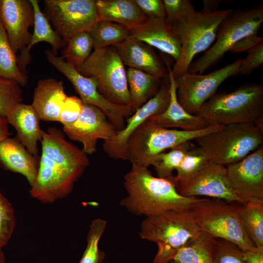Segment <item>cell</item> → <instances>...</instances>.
<instances>
[{"instance_id": "f1b7e54d", "label": "cell", "mask_w": 263, "mask_h": 263, "mask_svg": "<svg viewBox=\"0 0 263 263\" xmlns=\"http://www.w3.org/2000/svg\"><path fill=\"white\" fill-rule=\"evenodd\" d=\"M30 0L34 10V29L27 48V52L30 53V50L36 44L46 42L51 45V51L56 55L60 49L66 46V43L53 29L49 20L41 10L38 1Z\"/></svg>"}, {"instance_id": "cb8c5ba5", "label": "cell", "mask_w": 263, "mask_h": 263, "mask_svg": "<svg viewBox=\"0 0 263 263\" xmlns=\"http://www.w3.org/2000/svg\"><path fill=\"white\" fill-rule=\"evenodd\" d=\"M67 96L62 80L53 78L39 79L34 91L31 105L40 120L58 121Z\"/></svg>"}, {"instance_id": "7bdbcfd3", "label": "cell", "mask_w": 263, "mask_h": 263, "mask_svg": "<svg viewBox=\"0 0 263 263\" xmlns=\"http://www.w3.org/2000/svg\"><path fill=\"white\" fill-rule=\"evenodd\" d=\"M143 14L150 19H166L164 5L161 0H133Z\"/></svg>"}, {"instance_id": "2e32d148", "label": "cell", "mask_w": 263, "mask_h": 263, "mask_svg": "<svg viewBox=\"0 0 263 263\" xmlns=\"http://www.w3.org/2000/svg\"><path fill=\"white\" fill-rule=\"evenodd\" d=\"M31 196L41 202L51 203L67 196L82 173L59 166L42 155Z\"/></svg>"}, {"instance_id": "8d00e7d4", "label": "cell", "mask_w": 263, "mask_h": 263, "mask_svg": "<svg viewBox=\"0 0 263 263\" xmlns=\"http://www.w3.org/2000/svg\"><path fill=\"white\" fill-rule=\"evenodd\" d=\"M20 86L12 79L0 76V117L6 118L13 108L22 103Z\"/></svg>"}, {"instance_id": "277c9868", "label": "cell", "mask_w": 263, "mask_h": 263, "mask_svg": "<svg viewBox=\"0 0 263 263\" xmlns=\"http://www.w3.org/2000/svg\"><path fill=\"white\" fill-rule=\"evenodd\" d=\"M224 126L210 125L194 131L170 129L147 119L132 134L127 145V159L132 167L153 166L158 155L168 149L218 131Z\"/></svg>"}, {"instance_id": "8992f818", "label": "cell", "mask_w": 263, "mask_h": 263, "mask_svg": "<svg viewBox=\"0 0 263 263\" xmlns=\"http://www.w3.org/2000/svg\"><path fill=\"white\" fill-rule=\"evenodd\" d=\"M233 11H196L171 26L181 43L179 57L171 68L175 79L187 72L196 55L210 47L216 39L219 25Z\"/></svg>"}, {"instance_id": "4fadbf2b", "label": "cell", "mask_w": 263, "mask_h": 263, "mask_svg": "<svg viewBox=\"0 0 263 263\" xmlns=\"http://www.w3.org/2000/svg\"><path fill=\"white\" fill-rule=\"evenodd\" d=\"M0 21L9 43L17 56L19 68L27 75L31 56L27 52L34 26V10L30 0H0Z\"/></svg>"}, {"instance_id": "f546056e", "label": "cell", "mask_w": 263, "mask_h": 263, "mask_svg": "<svg viewBox=\"0 0 263 263\" xmlns=\"http://www.w3.org/2000/svg\"><path fill=\"white\" fill-rule=\"evenodd\" d=\"M209 162L203 149L194 145L185 154L176 170V175H174L170 181L177 189L195 178L204 170Z\"/></svg>"}, {"instance_id": "44dd1931", "label": "cell", "mask_w": 263, "mask_h": 263, "mask_svg": "<svg viewBox=\"0 0 263 263\" xmlns=\"http://www.w3.org/2000/svg\"><path fill=\"white\" fill-rule=\"evenodd\" d=\"M129 31L130 36L169 55L175 61L179 57L181 41L166 19L148 18Z\"/></svg>"}, {"instance_id": "3957f363", "label": "cell", "mask_w": 263, "mask_h": 263, "mask_svg": "<svg viewBox=\"0 0 263 263\" xmlns=\"http://www.w3.org/2000/svg\"><path fill=\"white\" fill-rule=\"evenodd\" d=\"M199 231L190 210H169L147 217L139 235L157 244L153 263H169L176 251Z\"/></svg>"}, {"instance_id": "7a4b0ae2", "label": "cell", "mask_w": 263, "mask_h": 263, "mask_svg": "<svg viewBox=\"0 0 263 263\" xmlns=\"http://www.w3.org/2000/svg\"><path fill=\"white\" fill-rule=\"evenodd\" d=\"M196 115L209 125L254 123L263 116V86L244 84L229 93H216Z\"/></svg>"}, {"instance_id": "5b68a950", "label": "cell", "mask_w": 263, "mask_h": 263, "mask_svg": "<svg viewBox=\"0 0 263 263\" xmlns=\"http://www.w3.org/2000/svg\"><path fill=\"white\" fill-rule=\"evenodd\" d=\"M195 140L210 161L226 166L263 145V131L254 123L232 124Z\"/></svg>"}, {"instance_id": "836d02e7", "label": "cell", "mask_w": 263, "mask_h": 263, "mask_svg": "<svg viewBox=\"0 0 263 263\" xmlns=\"http://www.w3.org/2000/svg\"><path fill=\"white\" fill-rule=\"evenodd\" d=\"M93 49L88 31L80 32L71 38L61 52V57L76 69L88 58Z\"/></svg>"}, {"instance_id": "ab89813d", "label": "cell", "mask_w": 263, "mask_h": 263, "mask_svg": "<svg viewBox=\"0 0 263 263\" xmlns=\"http://www.w3.org/2000/svg\"><path fill=\"white\" fill-rule=\"evenodd\" d=\"M166 21L170 26L193 14L196 11L189 0H163Z\"/></svg>"}, {"instance_id": "4dcf8cb0", "label": "cell", "mask_w": 263, "mask_h": 263, "mask_svg": "<svg viewBox=\"0 0 263 263\" xmlns=\"http://www.w3.org/2000/svg\"><path fill=\"white\" fill-rule=\"evenodd\" d=\"M93 49L113 46L129 36L125 27L109 20H99L88 31Z\"/></svg>"}, {"instance_id": "5bb4252c", "label": "cell", "mask_w": 263, "mask_h": 263, "mask_svg": "<svg viewBox=\"0 0 263 263\" xmlns=\"http://www.w3.org/2000/svg\"><path fill=\"white\" fill-rule=\"evenodd\" d=\"M165 80L156 94L126 119L125 127L116 131L111 139L104 141V150L110 157L127 160L128 142L132 134L150 117L166 110L170 98L169 77Z\"/></svg>"}, {"instance_id": "7402d4cb", "label": "cell", "mask_w": 263, "mask_h": 263, "mask_svg": "<svg viewBox=\"0 0 263 263\" xmlns=\"http://www.w3.org/2000/svg\"><path fill=\"white\" fill-rule=\"evenodd\" d=\"M169 81V102L162 113L150 117L148 119L165 128H180L186 131L200 130L210 125L201 116L188 113L179 103L176 94L175 79L170 65L166 62Z\"/></svg>"}, {"instance_id": "52a82bcc", "label": "cell", "mask_w": 263, "mask_h": 263, "mask_svg": "<svg viewBox=\"0 0 263 263\" xmlns=\"http://www.w3.org/2000/svg\"><path fill=\"white\" fill-rule=\"evenodd\" d=\"M240 203L216 198H201L190 210L199 230L214 238L232 242L243 251L256 247L240 219Z\"/></svg>"}, {"instance_id": "1f68e13d", "label": "cell", "mask_w": 263, "mask_h": 263, "mask_svg": "<svg viewBox=\"0 0 263 263\" xmlns=\"http://www.w3.org/2000/svg\"><path fill=\"white\" fill-rule=\"evenodd\" d=\"M0 76L12 79L20 86L27 83L28 77L19 68L17 56L8 40L0 21Z\"/></svg>"}, {"instance_id": "bcb514c9", "label": "cell", "mask_w": 263, "mask_h": 263, "mask_svg": "<svg viewBox=\"0 0 263 263\" xmlns=\"http://www.w3.org/2000/svg\"><path fill=\"white\" fill-rule=\"evenodd\" d=\"M229 2L227 0H203V9L201 10L205 12H213L218 10L219 5L223 2Z\"/></svg>"}, {"instance_id": "6da1fadb", "label": "cell", "mask_w": 263, "mask_h": 263, "mask_svg": "<svg viewBox=\"0 0 263 263\" xmlns=\"http://www.w3.org/2000/svg\"><path fill=\"white\" fill-rule=\"evenodd\" d=\"M123 183L128 195L120 204L136 215L147 217L169 210H190L201 199L182 195L171 181L154 177L147 167H132Z\"/></svg>"}, {"instance_id": "e575fe53", "label": "cell", "mask_w": 263, "mask_h": 263, "mask_svg": "<svg viewBox=\"0 0 263 263\" xmlns=\"http://www.w3.org/2000/svg\"><path fill=\"white\" fill-rule=\"evenodd\" d=\"M193 146L191 141H187L170 149L168 152L158 155L153 166L157 177L170 180L174 176L173 171L176 170L186 153Z\"/></svg>"}, {"instance_id": "ac0fdd59", "label": "cell", "mask_w": 263, "mask_h": 263, "mask_svg": "<svg viewBox=\"0 0 263 263\" xmlns=\"http://www.w3.org/2000/svg\"><path fill=\"white\" fill-rule=\"evenodd\" d=\"M186 197L206 196L211 198L245 204L236 194L229 181L225 166L210 161L193 180L177 189Z\"/></svg>"}, {"instance_id": "ba28073f", "label": "cell", "mask_w": 263, "mask_h": 263, "mask_svg": "<svg viewBox=\"0 0 263 263\" xmlns=\"http://www.w3.org/2000/svg\"><path fill=\"white\" fill-rule=\"evenodd\" d=\"M263 23V4L233 11L219 25L214 44L190 64L187 73L203 74L215 65L239 40L257 35Z\"/></svg>"}, {"instance_id": "d4e9b609", "label": "cell", "mask_w": 263, "mask_h": 263, "mask_svg": "<svg viewBox=\"0 0 263 263\" xmlns=\"http://www.w3.org/2000/svg\"><path fill=\"white\" fill-rule=\"evenodd\" d=\"M8 123L16 130V137L27 150L38 156V143L42 139V130L38 113L31 105L22 103L17 105L6 118Z\"/></svg>"}, {"instance_id": "7dc6e473", "label": "cell", "mask_w": 263, "mask_h": 263, "mask_svg": "<svg viewBox=\"0 0 263 263\" xmlns=\"http://www.w3.org/2000/svg\"><path fill=\"white\" fill-rule=\"evenodd\" d=\"M10 135L6 119L0 117V143Z\"/></svg>"}, {"instance_id": "f35d334b", "label": "cell", "mask_w": 263, "mask_h": 263, "mask_svg": "<svg viewBox=\"0 0 263 263\" xmlns=\"http://www.w3.org/2000/svg\"><path fill=\"white\" fill-rule=\"evenodd\" d=\"M213 263H246L243 251L231 241L216 239Z\"/></svg>"}, {"instance_id": "c3c4849f", "label": "cell", "mask_w": 263, "mask_h": 263, "mask_svg": "<svg viewBox=\"0 0 263 263\" xmlns=\"http://www.w3.org/2000/svg\"><path fill=\"white\" fill-rule=\"evenodd\" d=\"M0 263H6L5 255L2 250H0Z\"/></svg>"}, {"instance_id": "484cf974", "label": "cell", "mask_w": 263, "mask_h": 263, "mask_svg": "<svg viewBox=\"0 0 263 263\" xmlns=\"http://www.w3.org/2000/svg\"><path fill=\"white\" fill-rule=\"evenodd\" d=\"M95 3L98 20L114 22L129 30L148 19L133 0H96Z\"/></svg>"}, {"instance_id": "f6af8a7d", "label": "cell", "mask_w": 263, "mask_h": 263, "mask_svg": "<svg viewBox=\"0 0 263 263\" xmlns=\"http://www.w3.org/2000/svg\"><path fill=\"white\" fill-rule=\"evenodd\" d=\"M243 257L246 263H263V246L243 251Z\"/></svg>"}, {"instance_id": "7c38bea8", "label": "cell", "mask_w": 263, "mask_h": 263, "mask_svg": "<svg viewBox=\"0 0 263 263\" xmlns=\"http://www.w3.org/2000/svg\"><path fill=\"white\" fill-rule=\"evenodd\" d=\"M241 58L206 74L185 73L175 79L179 103L189 113L196 115L226 79L238 74Z\"/></svg>"}, {"instance_id": "681fc988", "label": "cell", "mask_w": 263, "mask_h": 263, "mask_svg": "<svg viewBox=\"0 0 263 263\" xmlns=\"http://www.w3.org/2000/svg\"><path fill=\"white\" fill-rule=\"evenodd\" d=\"M169 263H175V262H173V261H171V262H169Z\"/></svg>"}, {"instance_id": "30bf717a", "label": "cell", "mask_w": 263, "mask_h": 263, "mask_svg": "<svg viewBox=\"0 0 263 263\" xmlns=\"http://www.w3.org/2000/svg\"><path fill=\"white\" fill-rule=\"evenodd\" d=\"M48 61L70 81L83 103L95 106L106 114L109 121L116 131L122 130L126 120L133 113L131 108L114 104L104 97L98 92L94 78L81 75L74 66L51 50L44 52Z\"/></svg>"}, {"instance_id": "4316f807", "label": "cell", "mask_w": 263, "mask_h": 263, "mask_svg": "<svg viewBox=\"0 0 263 263\" xmlns=\"http://www.w3.org/2000/svg\"><path fill=\"white\" fill-rule=\"evenodd\" d=\"M126 73L133 113L156 94L162 82L161 79L136 69L129 68Z\"/></svg>"}, {"instance_id": "ee69618b", "label": "cell", "mask_w": 263, "mask_h": 263, "mask_svg": "<svg viewBox=\"0 0 263 263\" xmlns=\"http://www.w3.org/2000/svg\"><path fill=\"white\" fill-rule=\"evenodd\" d=\"M263 42V38L257 35L247 36L235 43L229 51L232 53L247 52L252 48Z\"/></svg>"}, {"instance_id": "d6986e66", "label": "cell", "mask_w": 263, "mask_h": 263, "mask_svg": "<svg viewBox=\"0 0 263 263\" xmlns=\"http://www.w3.org/2000/svg\"><path fill=\"white\" fill-rule=\"evenodd\" d=\"M40 142L41 154L59 166L83 173L89 164L87 154L67 141L56 127L42 130Z\"/></svg>"}, {"instance_id": "d6a6232c", "label": "cell", "mask_w": 263, "mask_h": 263, "mask_svg": "<svg viewBox=\"0 0 263 263\" xmlns=\"http://www.w3.org/2000/svg\"><path fill=\"white\" fill-rule=\"evenodd\" d=\"M239 215L251 241L256 247L263 246V204H241Z\"/></svg>"}, {"instance_id": "9a60e30c", "label": "cell", "mask_w": 263, "mask_h": 263, "mask_svg": "<svg viewBox=\"0 0 263 263\" xmlns=\"http://www.w3.org/2000/svg\"><path fill=\"white\" fill-rule=\"evenodd\" d=\"M226 167L231 187L244 203L263 204V145Z\"/></svg>"}, {"instance_id": "83f0119b", "label": "cell", "mask_w": 263, "mask_h": 263, "mask_svg": "<svg viewBox=\"0 0 263 263\" xmlns=\"http://www.w3.org/2000/svg\"><path fill=\"white\" fill-rule=\"evenodd\" d=\"M216 238L200 231L175 254L176 263H213Z\"/></svg>"}, {"instance_id": "d590c367", "label": "cell", "mask_w": 263, "mask_h": 263, "mask_svg": "<svg viewBox=\"0 0 263 263\" xmlns=\"http://www.w3.org/2000/svg\"><path fill=\"white\" fill-rule=\"evenodd\" d=\"M107 224V221L101 218L92 221L87 237L86 248L79 263H103L105 253L99 249L98 244Z\"/></svg>"}, {"instance_id": "603a6c76", "label": "cell", "mask_w": 263, "mask_h": 263, "mask_svg": "<svg viewBox=\"0 0 263 263\" xmlns=\"http://www.w3.org/2000/svg\"><path fill=\"white\" fill-rule=\"evenodd\" d=\"M40 156L34 155L16 137L0 143V164L5 169L23 175L31 187L35 182Z\"/></svg>"}, {"instance_id": "9c48e42d", "label": "cell", "mask_w": 263, "mask_h": 263, "mask_svg": "<svg viewBox=\"0 0 263 263\" xmlns=\"http://www.w3.org/2000/svg\"><path fill=\"white\" fill-rule=\"evenodd\" d=\"M76 70L94 78L99 93L108 101L131 107L126 71L113 46L94 50Z\"/></svg>"}, {"instance_id": "e0dca14e", "label": "cell", "mask_w": 263, "mask_h": 263, "mask_svg": "<svg viewBox=\"0 0 263 263\" xmlns=\"http://www.w3.org/2000/svg\"><path fill=\"white\" fill-rule=\"evenodd\" d=\"M83 104L78 119L73 124L63 127V131L71 140L81 143L82 150L91 155L96 151L99 139L106 141L111 139L116 130L102 110L93 105Z\"/></svg>"}, {"instance_id": "8fae6325", "label": "cell", "mask_w": 263, "mask_h": 263, "mask_svg": "<svg viewBox=\"0 0 263 263\" xmlns=\"http://www.w3.org/2000/svg\"><path fill=\"white\" fill-rule=\"evenodd\" d=\"M43 12L66 44L98 20L94 0H45Z\"/></svg>"}, {"instance_id": "60d3db41", "label": "cell", "mask_w": 263, "mask_h": 263, "mask_svg": "<svg viewBox=\"0 0 263 263\" xmlns=\"http://www.w3.org/2000/svg\"><path fill=\"white\" fill-rule=\"evenodd\" d=\"M81 99L76 96H67L62 106L58 122L68 126L79 118L83 107Z\"/></svg>"}, {"instance_id": "b9f144b4", "label": "cell", "mask_w": 263, "mask_h": 263, "mask_svg": "<svg viewBox=\"0 0 263 263\" xmlns=\"http://www.w3.org/2000/svg\"><path fill=\"white\" fill-rule=\"evenodd\" d=\"M246 58L242 59L238 74L247 76L263 64V42L247 52Z\"/></svg>"}, {"instance_id": "74e56055", "label": "cell", "mask_w": 263, "mask_h": 263, "mask_svg": "<svg viewBox=\"0 0 263 263\" xmlns=\"http://www.w3.org/2000/svg\"><path fill=\"white\" fill-rule=\"evenodd\" d=\"M16 225L14 209L0 193V250L9 241Z\"/></svg>"}, {"instance_id": "ffe728a7", "label": "cell", "mask_w": 263, "mask_h": 263, "mask_svg": "<svg viewBox=\"0 0 263 263\" xmlns=\"http://www.w3.org/2000/svg\"><path fill=\"white\" fill-rule=\"evenodd\" d=\"M114 47L124 65L149 73L160 79L169 75L163 61L151 47L129 36Z\"/></svg>"}]
</instances>
